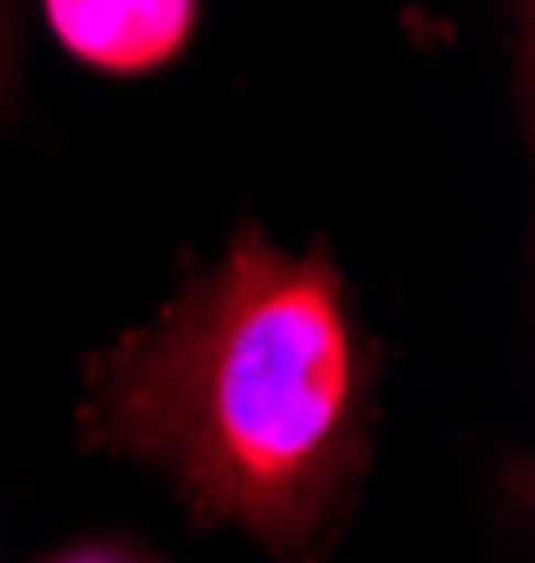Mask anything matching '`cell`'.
<instances>
[{
	"mask_svg": "<svg viewBox=\"0 0 535 563\" xmlns=\"http://www.w3.org/2000/svg\"><path fill=\"white\" fill-rule=\"evenodd\" d=\"M63 563H113V558H96V552H90V558H63Z\"/></svg>",
	"mask_w": 535,
	"mask_h": 563,
	"instance_id": "obj_3",
	"label": "cell"
},
{
	"mask_svg": "<svg viewBox=\"0 0 535 563\" xmlns=\"http://www.w3.org/2000/svg\"><path fill=\"white\" fill-rule=\"evenodd\" d=\"M198 18V0H45V23L74 57L108 68V74H141L170 63Z\"/></svg>",
	"mask_w": 535,
	"mask_h": 563,
	"instance_id": "obj_2",
	"label": "cell"
},
{
	"mask_svg": "<svg viewBox=\"0 0 535 563\" xmlns=\"http://www.w3.org/2000/svg\"><path fill=\"white\" fill-rule=\"evenodd\" d=\"M90 417L209 519L276 552L327 536L367 451L361 361L338 276L249 225L231 254L90 372Z\"/></svg>",
	"mask_w": 535,
	"mask_h": 563,
	"instance_id": "obj_1",
	"label": "cell"
}]
</instances>
